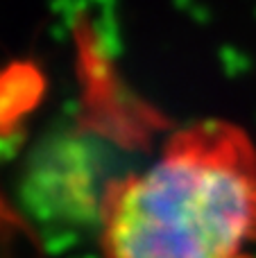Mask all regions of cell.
I'll return each instance as SVG.
<instances>
[{
	"mask_svg": "<svg viewBox=\"0 0 256 258\" xmlns=\"http://www.w3.org/2000/svg\"><path fill=\"white\" fill-rule=\"evenodd\" d=\"M102 258H256V138L227 118L179 127L100 202Z\"/></svg>",
	"mask_w": 256,
	"mask_h": 258,
	"instance_id": "6da1fadb",
	"label": "cell"
}]
</instances>
